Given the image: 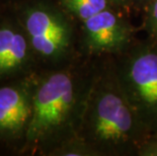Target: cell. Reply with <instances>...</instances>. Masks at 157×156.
I'll return each instance as SVG.
<instances>
[{
  "mask_svg": "<svg viewBox=\"0 0 157 156\" xmlns=\"http://www.w3.org/2000/svg\"><path fill=\"white\" fill-rule=\"evenodd\" d=\"M98 156L137 154L150 138L115 75L93 78L77 131Z\"/></svg>",
  "mask_w": 157,
  "mask_h": 156,
  "instance_id": "1",
  "label": "cell"
},
{
  "mask_svg": "<svg viewBox=\"0 0 157 156\" xmlns=\"http://www.w3.org/2000/svg\"><path fill=\"white\" fill-rule=\"evenodd\" d=\"M90 86L81 92L73 76L66 72L46 77L33 94L32 118L25 130L28 141H44L67 127L73 117L81 120Z\"/></svg>",
  "mask_w": 157,
  "mask_h": 156,
  "instance_id": "2",
  "label": "cell"
},
{
  "mask_svg": "<svg viewBox=\"0 0 157 156\" xmlns=\"http://www.w3.org/2000/svg\"><path fill=\"white\" fill-rule=\"evenodd\" d=\"M115 74L143 127L150 137H157V47L137 46L123 59Z\"/></svg>",
  "mask_w": 157,
  "mask_h": 156,
  "instance_id": "3",
  "label": "cell"
},
{
  "mask_svg": "<svg viewBox=\"0 0 157 156\" xmlns=\"http://www.w3.org/2000/svg\"><path fill=\"white\" fill-rule=\"evenodd\" d=\"M25 26L31 47L43 58L58 60L71 47V26L59 11L46 5L29 8Z\"/></svg>",
  "mask_w": 157,
  "mask_h": 156,
  "instance_id": "4",
  "label": "cell"
},
{
  "mask_svg": "<svg viewBox=\"0 0 157 156\" xmlns=\"http://www.w3.org/2000/svg\"><path fill=\"white\" fill-rule=\"evenodd\" d=\"M84 41L92 54L119 53L131 41V31L124 19L111 8L83 21Z\"/></svg>",
  "mask_w": 157,
  "mask_h": 156,
  "instance_id": "5",
  "label": "cell"
},
{
  "mask_svg": "<svg viewBox=\"0 0 157 156\" xmlns=\"http://www.w3.org/2000/svg\"><path fill=\"white\" fill-rule=\"evenodd\" d=\"M33 112V94L28 89L0 88V131L15 135L26 130Z\"/></svg>",
  "mask_w": 157,
  "mask_h": 156,
  "instance_id": "6",
  "label": "cell"
},
{
  "mask_svg": "<svg viewBox=\"0 0 157 156\" xmlns=\"http://www.w3.org/2000/svg\"><path fill=\"white\" fill-rule=\"evenodd\" d=\"M29 46L21 32L10 26L0 29V75L18 70L28 62Z\"/></svg>",
  "mask_w": 157,
  "mask_h": 156,
  "instance_id": "7",
  "label": "cell"
},
{
  "mask_svg": "<svg viewBox=\"0 0 157 156\" xmlns=\"http://www.w3.org/2000/svg\"><path fill=\"white\" fill-rule=\"evenodd\" d=\"M63 5L72 14L82 22L92 17L108 8H111L112 2L109 0H62Z\"/></svg>",
  "mask_w": 157,
  "mask_h": 156,
  "instance_id": "8",
  "label": "cell"
},
{
  "mask_svg": "<svg viewBox=\"0 0 157 156\" xmlns=\"http://www.w3.org/2000/svg\"><path fill=\"white\" fill-rule=\"evenodd\" d=\"M146 25L148 31L157 40V0H152L148 4Z\"/></svg>",
  "mask_w": 157,
  "mask_h": 156,
  "instance_id": "9",
  "label": "cell"
},
{
  "mask_svg": "<svg viewBox=\"0 0 157 156\" xmlns=\"http://www.w3.org/2000/svg\"><path fill=\"white\" fill-rule=\"evenodd\" d=\"M138 155L157 156V137H150L140 148Z\"/></svg>",
  "mask_w": 157,
  "mask_h": 156,
  "instance_id": "10",
  "label": "cell"
},
{
  "mask_svg": "<svg viewBox=\"0 0 157 156\" xmlns=\"http://www.w3.org/2000/svg\"><path fill=\"white\" fill-rule=\"evenodd\" d=\"M112 2V5L116 6H127L131 0H109Z\"/></svg>",
  "mask_w": 157,
  "mask_h": 156,
  "instance_id": "11",
  "label": "cell"
},
{
  "mask_svg": "<svg viewBox=\"0 0 157 156\" xmlns=\"http://www.w3.org/2000/svg\"><path fill=\"white\" fill-rule=\"evenodd\" d=\"M135 1H137L138 3H141V4H147V5H148L149 3L152 1V0H135Z\"/></svg>",
  "mask_w": 157,
  "mask_h": 156,
  "instance_id": "12",
  "label": "cell"
}]
</instances>
